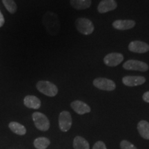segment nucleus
I'll list each match as a JSON object with an SVG mask.
<instances>
[{
    "mask_svg": "<svg viewBox=\"0 0 149 149\" xmlns=\"http://www.w3.org/2000/svg\"><path fill=\"white\" fill-rule=\"evenodd\" d=\"M142 97L144 102H147V103H149V91H147V92L144 93Z\"/></svg>",
    "mask_w": 149,
    "mask_h": 149,
    "instance_id": "22",
    "label": "nucleus"
},
{
    "mask_svg": "<svg viewBox=\"0 0 149 149\" xmlns=\"http://www.w3.org/2000/svg\"><path fill=\"white\" fill-rule=\"evenodd\" d=\"M122 82L127 86H137L146 82V78L143 76L127 75L122 78Z\"/></svg>",
    "mask_w": 149,
    "mask_h": 149,
    "instance_id": "9",
    "label": "nucleus"
},
{
    "mask_svg": "<svg viewBox=\"0 0 149 149\" xmlns=\"http://www.w3.org/2000/svg\"><path fill=\"white\" fill-rule=\"evenodd\" d=\"M70 5L76 10H85L91 6V0H70Z\"/></svg>",
    "mask_w": 149,
    "mask_h": 149,
    "instance_id": "14",
    "label": "nucleus"
},
{
    "mask_svg": "<svg viewBox=\"0 0 149 149\" xmlns=\"http://www.w3.org/2000/svg\"><path fill=\"white\" fill-rule=\"evenodd\" d=\"M120 147L122 149H137L132 143L127 140H123L120 143Z\"/></svg>",
    "mask_w": 149,
    "mask_h": 149,
    "instance_id": "20",
    "label": "nucleus"
},
{
    "mask_svg": "<svg viewBox=\"0 0 149 149\" xmlns=\"http://www.w3.org/2000/svg\"><path fill=\"white\" fill-rule=\"evenodd\" d=\"M93 149H107V146L103 141H97L95 144H94V146L93 147Z\"/></svg>",
    "mask_w": 149,
    "mask_h": 149,
    "instance_id": "21",
    "label": "nucleus"
},
{
    "mask_svg": "<svg viewBox=\"0 0 149 149\" xmlns=\"http://www.w3.org/2000/svg\"><path fill=\"white\" fill-rule=\"evenodd\" d=\"M72 126L71 115L68 111H62L59 115V127L63 132H66Z\"/></svg>",
    "mask_w": 149,
    "mask_h": 149,
    "instance_id": "6",
    "label": "nucleus"
},
{
    "mask_svg": "<svg viewBox=\"0 0 149 149\" xmlns=\"http://www.w3.org/2000/svg\"><path fill=\"white\" fill-rule=\"evenodd\" d=\"M2 3L10 13H15L17 6L16 3L15 2L14 0H2Z\"/></svg>",
    "mask_w": 149,
    "mask_h": 149,
    "instance_id": "19",
    "label": "nucleus"
},
{
    "mask_svg": "<svg viewBox=\"0 0 149 149\" xmlns=\"http://www.w3.org/2000/svg\"><path fill=\"white\" fill-rule=\"evenodd\" d=\"M70 106H71L73 111L79 115L86 114V113H90L91 111V107H89L88 104L81 101H79V100L72 102L70 104Z\"/></svg>",
    "mask_w": 149,
    "mask_h": 149,
    "instance_id": "12",
    "label": "nucleus"
},
{
    "mask_svg": "<svg viewBox=\"0 0 149 149\" xmlns=\"http://www.w3.org/2000/svg\"><path fill=\"white\" fill-rule=\"evenodd\" d=\"M123 68L128 70H137V71L146 72L148 70V65L144 61L129 59L123 64Z\"/></svg>",
    "mask_w": 149,
    "mask_h": 149,
    "instance_id": "4",
    "label": "nucleus"
},
{
    "mask_svg": "<svg viewBox=\"0 0 149 149\" xmlns=\"http://www.w3.org/2000/svg\"><path fill=\"white\" fill-rule=\"evenodd\" d=\"M139 133L144 139H149V123L145 120H141L137 124Z\"/></svg>",
    "mask_w": 149,
    "mask_h": 149,
    "instance_id": "15",
    "label": "nucleus"
},
{
    "mask_svg": "<svg viewBox=\"0 0 149 149\" xmlns=\"http://www.w3.org/2000/svg\"><path fill=\"white\" fill-rule=\"evenodd\" d=\"M73 147L74 149H90L88 142L82 137L77 136L73 140Z\"/></svg>",
    "mask_w": 149,
    "mask_h": 149,
    "instance_id": "16",
    "label": "nucleus"
},
{
    "mask_svg": "<svg viewBox=\"0 0 149 149\" xmlns=\"http://www.w3.org/2000/svg\"><path fill=\"white\" fill-rule=\"evenodd\" d=\"M75 26L80 33L85 35L92 34L95 29L93 22L88 19L84 17H80L76 19Z\"/></svg>",
    "mask_w": 149,
    "mask_h": 149,
    "instance_id": "1",
    "label": "nucleus"
},
{
    "mask_svg": "<svg viewBox=\"0 0 149 149\" xmlns=\"http://www.w3.org/2000/svg\"><path fill=\"white\" fill-rule=\"evenodd\" d=\"M24 104L29 109H38L41 107L40 100L34 95H27L24 99Z\"/></svg>",
    "mask_w": 149,
    "mask_h": 149,
    "instance_id": "13",
    "label": "nucleus"
},
{
    "mask_svg": "<svg viewBox=\"0 0 149 149\" xmlns=\"http://www.w3.org/2000/svg\"><path fill=\"white\" fill-rule=\"evenodd\" d=\"M4 23H5L4 17H3V14L1 13V10H0V28L3 26V24H4Z\"/></svg>",
    "mask_w": 149,
    "mask_h": 149,
    "instance_id": "23",
    "label": "nucleus"
},
{
    "mask_svg": "<svg viewBox=\"0 0 149 149\" xmlns=\"http://www.w3.org/2000/svg\"><path fill=\"white\" fill-rule=\"evenodd\" d=\"M93 85L100 90L112 91L115 90L116 88V85L114 81L111 79H109L107 78L98 77L93 80Z\"/></svg>",
    "mask_w": 149,
    "mask_h": 149,
    "instance_id": "5",
    "label": "nucleus"
},
{
    "mask_svg": "<svg viewBox=\"0 0 149 149\" xmlns=\"http://www.w3.org/2000/svg\"><path fill=\"white\" fill-rule=\"evenodd\" d=\"M117 7V3L115 0H102L97 6V10L100 13H106L114 10Z\"/></svg>",
    "mask_w": 149,
    "mask_h": 149,
    "instance_id": "10",
    "label": "nucleus"
},
{
    "mask_svg": "<svg viewBox=\"0 0 149 149\" xmlns=\"http://www.w3.org/2000/svg\"><path fill=\"white\" fill-rule=\"evenodd\" d=\"M33 120L37 129L46 131L50 128V122L45 115L40 112H35L33 114Z\"/></svg>",
    "mask_w": 149,
    "mask_h": 149,
    "instance_id": "3",
    "label": "nucleus"
},
{
    "mask_svg": "<svg viewBox=\"0 0 149 149\" xmlns=\"http://www.w3.org/2000/svg\"><path fill=\"white\" fill-rule=\"evenodd\" d=\"M123 59H124V56L122 54L119 53H111L105 56L104 58V62L108 66L114 67L120 64Z\"/></svg>",
    "mask_w": 149,
    "mask_h": 149,
    "instance_id": "7",
    "label": "nucleus"
},
{
    "mask_svg": "<svg viewBox=\"0 0 149 149\" xmlns=\"http://www.w3.org/2000/svg\"><path fill=\"white\" fill-rule=\"evenodd\" d=\"M135 26V22L131 19L115 20L113 23V28L118 31H126V30L131 29Z\"/></svg>",
    "mask_w": 149,
    "mask_h": 149,
    "instance_id": "11",
    "label": "nucleus"
},
{
    "mask_svg": "<svg viewBox=\"0 0 149 149\" xmlns=\"http://www.w3.org/2000/svg\"><path fill=\"white\" fill-rule=\"evenodd\" d=\"M9 128L14 133L17 135H24L26 133V129L22 124L16 122H12L9 124Z\"/></svg>",
    "mask_w": 149,
    "mask_h": 149,
    "instance_id": "17",
    "label": "nucleus"
},
{
    "mask_svg": "<svg viewBox=\"0 0 149 149\" xmlns=\"http://www.w3.org/2000/svg\"><path fill=\"white\" fill-rule=\"evenodd\" d=\"M37 90L46 96L55 97L58 93V88L51 81H40L37 83Z\"/></svg>",
    "mask_w": 149,
    "mask_h": 149,
    "instance_id": "2",
    "label": "nucleus"
},
{
    "mask_svg": "<svg viewBox=\"0 0 149 149\" xmlns=\"http://www.w3.org/2000/svg\"><path fill=\"white\" fill-rule=\"evenodd\" d=\"M128 50L135 53H145L149 51V45L141 41H133L128 45Z\"/></svg>",
    "mask_w": 149,
    "mask_h": 149,
    "instance_id": "8",
    "label": "nucleus"
},
{
    "mask_svg": "<svg viewBox=\"0 0 149 149\" xmlns=\"http://www.w3.org/2000/svg\"><path fill=\"white\" fill-rule=\"evenodd\" d=\"M51 144V141L46 137H38L34 141V146L37 149H46Z\"/></svg>",
    "mask_w": 149,
    "mask_h": 149,
    "instance_id": "18",
    "label": "nucleus"
}]
</instances>
